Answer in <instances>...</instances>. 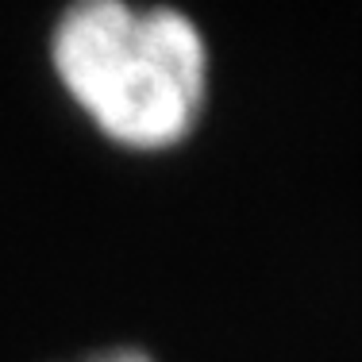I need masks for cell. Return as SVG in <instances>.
<instances>
[{"label": "cell", "instance_id": "obj_1", "mask_svg": "<svg viewBox=\"0 0 362 362\" xmlns=\"http://www.w3.org/2000/svg\"><path fill=\"white\" fill-rule=\"evenodd\" d=\"M50 66L108 143L139 154L185 143L209 100V47L177 8L74 0L50 35Z\"/></svg>", "mask_w": 362, "mask_h": 362}, {"label": "cell", "instance_id": "obj_2", "mask_svg": "<svg viewBox=\"0 0 362 362\" xmlns=\"http://www.w3.org/2000/svg\"><path fill=\"white\" fill-rule=\"evenodd\" d=\"M77 362H154L146 351L139 347H108V351H97V355H85Z\"/></svg>", "mask_w": 362, "mask_h": 362}]
</instances>
